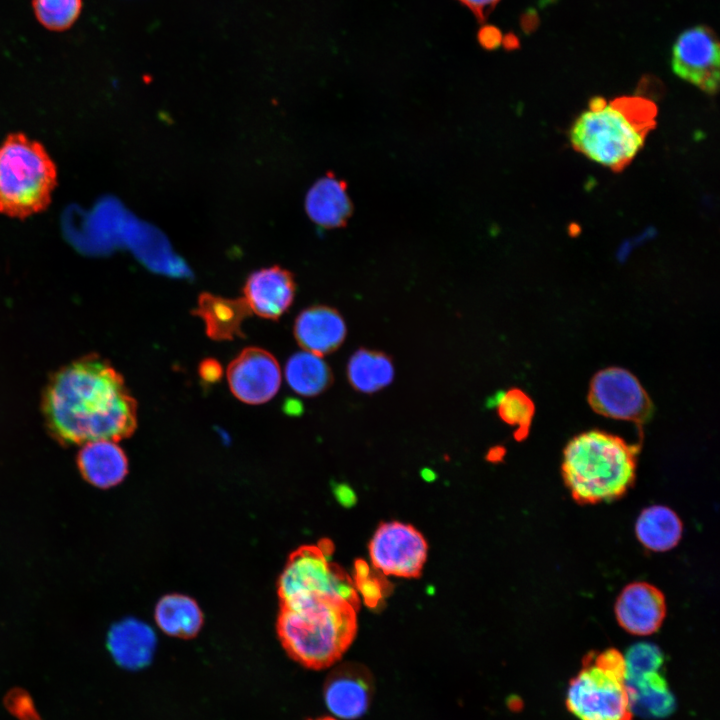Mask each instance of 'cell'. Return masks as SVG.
I'll list each match as a JSON object with an SVG mask.
<instances>
[{
    "instance_id": "18",
    "label": "cell",
    "mask_w": 720,
    "mask_h": 720,
    "mask_svg": "<svg viewBox=\"0 0 720 720\" xmlns=\"http://www.w3.org/2000/svg\"><path fill=\"white\" fill-rule=\"evenodd\" d=\"M251 313L243 298L229 299L208 292L200 294L193 310L204 322L207 336L216 341L244 337L242 324Z\"/></svg>"
},
{
    "instance_id": "30",
    "label": "cell",
    "mask_w": 720,
    "mask_h": 720,
    "mask_svg": "<svg viewBox=\"0 0 720 720\" xmlns=\"http://www.w3.org/2000/svg\"><path fill=\"white\" fill-rule=\"evenodd\" d=\"M200 377L207 383H214L221 378L222 368L218 361L205 359L199 366Z\"/></svg>"
},
{
    "instance_id": "7",
    "label": "cell",
    "mask_w": 720,
    "mask_h": 720,
    "mask_svg": "<svg viewBox=\"0 0 720 720\" xmlns=\"http://www.w3.org/2000/svg\"><path fill=\"white\" fill-rule=\"evenodd\" d=\"M332 544L304 545L295 550L280 575L278 595L281 602L315 594H338L360 606L353 579L330 560Z\"/></svg>"
},
{
    "instance_id": "29",
    "label": "cell",
    "mask_w": 720,
    "mask_h": 720,
    "mask_svg": "<svg viewBox=\"0 0 720 720\" xmlns=\"http://www.w3.org/2000/svg\"><path fill=\"white\" fill-rule=\"evenodd\" d=\"M468 8L479 22H484L500 0H457Z\"/></svg>"
},
{
    "instance_id": "4",
    "label": "cell",
    "mask_w": 720,
    "mask_h": 720,
    "mask_svg": "<svg viewBox=\"0 0 720 720\" xmlns=\"http://www.w3.org/2000/svg\"><path fill=\"white\" fill-rule=\"evenodd\" d=\"M638 448L622 438L592 430L572 438L561 473L572 498L582 505L619 499L636 478Z\"/></svg>"
},
{
    "instance_id": "8",
    "label": "cell",
    "mask_w": 720,
    "mask_h": 720,
    "mask_svg": "<svg viewBox=\"0 0 720 720\" xmlns=\"http://www.w3.org/2000/svg\"><path fill=\"white\" fill-rule=\"evenodd\" d=\"M368 550L372 566L383 575L416 578L426 562L428 544L414 526L389 521L377 527Z\"/></svg>"
},
{
    "instance_id": "21",
    "label": "cell",
    "mask_w": 720,
    "mask_h": 720,
    "mask_svg": "<svg viewBox=\"0 0 720 720\" xmlns=\"http://www.w3.org/2000/svg\"><path fill=\"white\" fill-rule=\"evenodd\" d=\"M632 712L661 718L675 707V699L660 670L626 678Z\"/></svg>"
},
{
    "instance_id": "24",
    "label": "cell",
    "mask_w": 720,
    "mask_h": 720,
    "mask_svg": "<svg viewBox=\"0 0 720 720\" xmlns=\"http://www.w3.org/2000/svg\"><path fill=\"white\" fill-rule=\"evenodd\" d=\"M286 380L296 393L312 397L327 390L333 374L321 356L303 351L292 355L285 367Z\"/></svg>"
},
{
    "instance_id": "13",
    "label": "cell",
    "mask_w": 720,
    "mask_h": 720,
    "mask_svg": "<svg viewBox=\"0 0 720 720\" xmlns=\"http://www.w3.org/2000/svg\"><path fill=\"white\" fill-rule=\"evenodd\" d=\"M369 671L360 664L345 663L328 677L324 700L328 710L340 720H355L368 709L372 683Z\"/></svg>"
},
{
    "instance_id": "2",
    "label": "cell",
    "mask_w": 720,
    "mask_h": 720,
    "mask_svg": "<svg viewBox=\"0 0 720 720\" xmlns=\"http://www.w3.org/2000/svg\"><path fill=\"white\" fill-rule=\"evenodd\" d=\"M358 609L338 594H315L281 602L277 620L280 642L302 666L326 669L352 645L358 629Z\"/></svg>"
},
{
    "instance_id": "17",
    "label": "cell",
    "mask_w": 720,
    "mask_h": 720,
    "mask_svg": "<svg viewBox=\"0 0 720 720\" xmlns=\"http://www.w3.org/2000/svg\"><path fill=\"white\" fill-rule=\"evenodd\" d=\"M77 465L86 481L102 489L116 486L128 473L124 451L110 440L83 444L77 455Z\"/></svg>"
},
{
    "instance_id": "6",
    "label": "cell",
    "mask_w": 720,
    "mask_h": 720,
    "mask_svg": "<svg viewBox=\"0 0 720 720\" xmlns=\"http://www.w3.org/2000/svg\"><path fill=\"white\" fill-rule=\"evenodd\" d=\"M566 706L579 720H631L624 655L615 648L585 655L569 682Z\"/></svg>"
},
{
    "instance_id": "1",
    "label": "cell",
    "mask_w": 720,
    "mask_h": 720,
    "mask_svg": "<svg viewBox=\"0 0 720 720\" xmlns=\"http://www.w3.org/2000/svg\"><path fill=\"white\" fill-rule=\"evenodd\" d=\"M41 408L49 433L63 445L117 442L137 426V404L122 375L97 355L57 370L43 391Z\"/></svg>"
},
{
    "instance_id": "22",
    "label": "cell",
    "mask_w": 720,
    "mask_h": 720,
    "mask_svg": "<svg viewBox=\"0 0 720 720\" xmlns=\"http://www.w3.org/2000/svg\"><path fill=\"white\" fill-rule=\"evenodd\" d=\"M346 373L356 391L370 394L393 381L394 365L386 353L360 348L350 357Z\"/></svg>"
},
{
    "instance_id": "15",
    "label": "cell",
    "mask_w": 720,
    "mask_h": 720,
    "mask_svg": "<svg viewBox=\"0 0 720 720\" xmlns=\"http://www.w3.org/2000/svg\"><path fill=\"white\" fill-rule=\"evenodd\" d=\"M294 336L307 352L323 356L337 350L347 334L345 321L338 310L315 305L301 311L294 323Z\"/></svg>"
},
{
    "instance_id": "33",
    "label": "cell",
    "mask_w": 720,
    "mask_h": 720,
    "mask_svg": "<svg viewBox=\"0 0 720 720\" xmlns=\"http://www.w3.org/2000/svg\"><path fill=\"white\" fill-rule=\"evenodd\" d=\"M309 720H340V719H337L335 717L325 716V717H320L317 719H309Z\"/></svg>"
},
{
    "instance_id": "14",
    "label": "cell",
    "mask_w": 720,
    "mask_h": 720,
    "mask_svg": "<svg viewBox=\"0 0 720 720\" xmlns=\"http://www.w3.org/2000/svg\"><path fill=\"white\" fill-rule=\"evenodd\" d=\"M293 275L279 266L262 268L249 275L243 299L251 312L276 320L291 306L295 296Z\"/></svg>"
},
{
    "instance_id": "12",
    "label": "cell",
    "mask_w": 720,
    "mask_h": 720,
    "mask_svg": "<svg viewBox=\"0 0 720 720\" xmlns=\"http://www.w3.org/2000/svg\"><path fill=\"white\" fill-rule=\"evenodd\" d=\"M666 600L660 589L647 582L623 588L615 603L618 624L628 633L648 636L657 632L666 616Z\"/></svg>"
},
{
    "instance_id": "20",
    "label": "cell",
    "mask_w": 720,
    "mask_h": 720,
    "mask_svg": "<svg viewBox=\"0 0 720 720\" xmlns=\"http://www.w3.org/2000/svg\"><path fill=\"white\" fill-rule=\"evenodd\" d=\"M683 524L670 508L652 505L642 510L635 524L638 541L648 550L666 552L680 541Z\"/></svg>"
},
{
    "instance_id": "27",
    "label": "cell",
    "mask_w": 720,
    "mask_h": 720,
    "mask_svg": "<svg viewBox=\"0 0 720 720\" xmlns=\"http://www.w3.org/2000/svg\"><path fill=\"white\" fill-rule=\"evenodd\" d=\"M625 658L626 678L660 670L664 664L661 650L652 643L641 642L631 646Z\"/></svg>"
},
{
    "instance_id": "9",
    "label": "cell",
    "mask_w": 720,
    "mask_h": 720,
    "mask_svg": "<svg viewBox=\"0 0 720 720\" xmlns=\"http://www.w3.org/2000/svg\"><path fill=\"white\" fill-rule=\"evenodd\" d=\"M588 401L597 413L614 419L642 423L652 414V403L634 375L618 367L606 368L593 377Z\"/></svg>"
},
{
    "instance_id": "23",
    "label": "cell",
    "mask_w": 720,
    "mask_h": 720,
    "mask_svg": "<svg viewBox=\"0 0 720 720\" xmlns=\"http://www.w3.org/2000/svg\"><path fill=\"white\" fill-rule=\"evenodd\" d=\"M155 620L166 634L191 638L199 632L203 615L198 604L190 597L170 594L162 597L157 603Z\"/></svg>"
},
{
    "instance_id": "19",
    "label": "cell",
    "mask_w": 720,
    "mask_h": 720,
    "mask_svg": "<svg viewBox=\"0 0 720 720\" xmlns=\"http://www.w3.org/2000/svg\"><path fill=\"white\" fill-rule=\"evenodd\" d=\"M305 209L310 219L324 228L343 226L352 213L346 184L333 175H326L309 189Z\"/></svg>"
},
{
    "instance_id": "10",
    "label": "cell",
    "mask_w": 720,
    "mask_h": 720,
    "mask_svg": "<svg viewBox=\"0 0 720 720\" xmlns=\"http://www.w3.org/2000/svg\"><path fill=\"white\" fill-rule=\"evenodd\" d=\"M673 72L700 90L715 94L719 87L720 51L715 33L707 26L683 31L672 48Z\"/></svg>"
},
{
    "instance_id": "28",
    "label": "cell",
    "mask_w": 720,
    "mask_h": 720,
    "mask_svg": "<svg viewBox=\"0 0 720 720\" xmlns=\"http://www.w3.org/2000/svg\"><path fill=\"white\" fill-rule=\"evenodd\" d=\"M503 35L499 28L491 24H484L477 33V40L480 46L487 50H493L502 43Z\"/></svg>"
},
{
    "instance_id": "25",
    "label": "cell",
    "mask_w": 720,
    "mask_h": 720,
    "mask_svg": "<svg viewBox=\"0 0 720 720\" xmlns=\"http://www.w3.org/2000/svg\"><path fill=\"white\" fill-rule=\"evenodd\" d=\"M496 400L500 418L517 427L518 439L524 437L534 415V405L529 397L519 389H510L497 395Z\"/></svg>"
},
{
    "instance_id": "11",
    "label": "cell",
    "mask_w": 720,
    "mask_h": 720,
    "mask_svg": "<svg viewBox=\"0 0 720 720\" xmlns=\"http://www.w3.org/2000/svg\"><path fill=\"white\" fill-rule=\"evenodd\" d=\"M227 380L237 399L256 405L269 401L277 393L281 371L271 353L258 347H248L229 364Z\"/></svg>"
},
{
    "instance_id": "16",
    "label": "cell",
    "mask_w": 720,
    "mask_h": 720,
    "mask_svg": "<svg viewBox=\"0 0 720 720\" xmlns=\"http://www.w3.org/2000/svg\"><path fill=\"white\" fill-rule=\"evenodd\" d=\"M156 646L154 631L146 623L125 618L111 626L107 647L115 662L129 670L149 664Z\"/></svg>"
},
{
    "instance_id": "26",
    "label": "cell",
    "mask_w": 720,
    "mask_h": 720,
    "mask_svg": "<svg viewBox=\"0 0 720 720\" xmlns=\"http://www.w3.org/2000/svg\"><path fill=\"white\" fill-rule=\"evenodd\" d=\"M81 0H33V8L39 22L50 30H64L78 18Z\"/></svg>"
},
{
    "instance_id": "32",
    "label": "cell",
    "mask_w": 720,
    "mask_h": 720,
    "mask_svg": "<svg viewBox=\"0 0 720 720\" xmlns=\"http://www.w3.org/2000/svg\"><path fill=\"white\" fill-rule=\"evenodd\" d=\"M502 43L506 49H514L519 46L518 38L512 33H508L503 36Z\"/></svg>"
},
{
    "instance_id": "31",
    "label": "cell",
    "mask_w": 720,
    "mask_h": 720,
    "mask_svg": "<svg viewBox=\"0 0 720 720\" xmlns=\"http://www.w3.org/2000/svg\"><path fill=\"white\" fill-rule=\"evenodd\" d=\"M539 24L537 13L533 9H528L521 17V27L526 33L533 32Z\"/></svg>"
},
{
    "instance_id": "3",
    "label": "cell",
    "mask_w": 720,
    "mask_h": 720,
    "mask_svg": "<svg viewBox=\"0 0 720 720\" xmlns=\"http://www.w3.org/2000/svg\"><path fill=\"white\" fill-rule=\"evenodd\" d=\"M656 104L643 96L594 97L574 121L569 140L575 151L613 171L627 167L656 126Z\"/></svg>"
},
{
    "instance_id": "5",
    "label": "cell",
    "mask_w": 720,
    "mask_h": 720,
    "mask_svg": "<svg viewBox=\"0 0 720 720\" xmlns=\"http://www.w3.org/2000/svg\"><path fill=\"white\" fill-rule=\"evenodd\" d=\"M57 169L44 147L24 134L0 145V213L25 218L46 209Z\"/></svg>"
}]
</instances>
